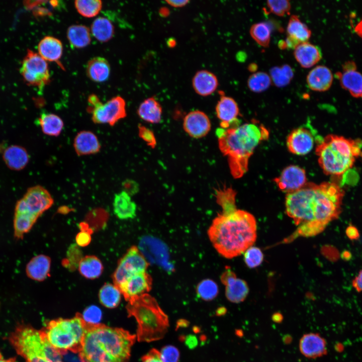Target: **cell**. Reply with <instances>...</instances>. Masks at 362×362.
Here are the masks:
<instances>
[{"mask_svg": "<svg viewBox=\"0 0 362 362\" xmlns=\"http://www.w3.org/2000/svg\"><path fill=\"white\" fill-rule=\"evenodd\" d=\"M344 191L332 182H307L300 189L287 194V214L298 226L296 236L309 237L322 232L342 210Z\"/></svg>", "mask_w": 362, "mask_h": 362, "instance_id": "1", "label": "cell"}, {"mask_svg": "<svg viewBox=\"0 0 362 362\" xmlns=\"http://www.w3.org/2000/svg\"><path fill=\"white\" fill-rule=\"evenodd\" d=\"M256 230L253 215L236 209L229 213L218 214L207 233L217 252L230 259L252 246L256 239Z\"/></svg>", "mask_w": 362, "mask_h": 362, "instance_id": "2", "label": "cell"}, {"mask_svg": "<svg viewBox=\"0 0 362 362\" xmlns=\"http://www.w3.org/2000/svg\"><path fill=\"white\" fill-rule=\"evenodd\" d=\"M136 338L122 328L87 323L79 356L82 362H125Z\"/></svg>", "mask_w": 362, "mask_h": 362, "instance_id": "3", "label": "cell"}, {"mask_svg": "<svg viewBox=\"0 0 362 362\" xmlns=\"http://www.w3.org/2000/svg\"><path fill=\"white\" fill-rule=\"evenodd\" d=\"M219 147L227 157L230 172L235 178L248 170V161L257 145L268 138L269 132L254 122L228 129L217 130Z\"/></svg>", "mask_w": 362, "mask_h": 362, "instance_id": "4", "label": "cell"}, {"mask_svg": "<svg viewBox=\"0 0 362 362\" xmlns=\"http://www.w3.org/2000/svg\"><path fill=\"white\" fill-rule=\"evenodd\" d=\"M361 144L358 140L327 135L316 147L318 163L326 175H341L353 166L361 153Z\"/></svg>", "mask_w": 362, "mask_h": 362, "instance_id": "5", "label": "cell"}, {"mask_svg": "<svg viewBox=\"0 0 362 362\" xmlns=\"http://www.w3.org/2000/svg\"><path fill=\"white\" fill-rule=\"evenodd\" d=\"M126 309L129 316L134 317L137 322L139 341L150 342L164 336L169 326L168 318L154 297L146 293L132 299Z\"/></svg>", "mask_w": 362, "mask_h": 362, "instance_id": "6", "label": "cell"}, {"mask_svg": "<svg viewBox=\"0 0 362 362\" xmlns=\"http://www.w3.org/2000/svg\"><path fill=\"white\" fill-rule=\"evenodd\" d=\"M9 341L26 362L62 361V354L49 343L43 330L20 325L10 335Z\"/></svg>", "mask_w": 362, "mask_h": 362, "instance_id": "7", "label": "cell"}, {"mask_svg": "<svg viewBox=\"0 0 362 362\" xmlns=\"http://www.w3.org/2000/svg\"><path fill=\"white\" fill-rule=\"evenodd\" d=\"M53 202L52 196L43 187L35 186L29 188L16 205L13 220L15 237L23 238Z\"/></svg>", "mask_w": 362, "mask_h": 362, "instance_id": "8", "label": "cell"}, {"mask_svg": "<svg viewBox=\"0 0 362 362\" xmlns=\"http://www.w3.org/2000/svg\"><path fill=\"white\" fill-rule=\"evenodd\" d=\"M87 326L82 315L77 313L71 319L52 320L43 330L49 343L61 354L67 351L79 353Z\"/></svg>", "mask_w": 362, "mask_h": 362, "instance_id": "9", "label": "cell"}, {"mask_svg": "<svg viewBox=\"0 0 362 362\" xmlns=\"http://www.w3.org/2000/svg\"><path fill=\"white\" fill-rule=\"evenodd\" d=\"M88 102L87 110L95 124L113 126L126 116V103L121 97H115L103 103L96 95L93 94L88 97Z\"/></svg>", "mask_w": 362, "mask_h": 362, "instance_id": "10", "label": "cell"}, {"mask_svg": "<svg viewBox=\"0 0 362 362\" xmlns=\"http://www.w3.org/2000/svg\"><path fill=\"white\" fill-rule=\"evenodd\" d=\"M149 266L147 260L135 246H131L120 259L114 272V284L119 288L131 276L146 272Z\"/></svg>", "mask_w": 362, "mask_h": 362, "instance_id": "11", "label": "cell"}, {"mask_svg": "<svg viewBox=\"0 0 362 362\" xmlns=\"http://www.w3.org/2000/svg\"><path fill=\"white\" fill-rule=\"evenodd\" d=\"M20 73L29 85L42 89L50 81L48 65L38 53L29 50L20 68Z\"/></svg>", "mask_w": 362, "mask_h": 362, "instance_id": "12", "label": "cell"}, {"mask_svg": "<svg viewBox=\"0 0 362 362\" xmlns=\"http://www.w3.org/2000/svg\"><path fill=\"white\" fill-rule=\"evenodd\" d=\"M220 280L225 287V296L230 302L239 303L246 299L249 291L247 283L237 278L230 267H226Z\"/></svg>", "mask_w": 362, "mask_h": 362, "instance_id": "13", "label": "cell"}, {"mask_svg": "<svg viewBox=\"0 0 362 362\" xmlns=\"http://www.w3.org/2000/svg\"><path fill=\"white\" fill-rule=\"evenodd\" d=\"M274 180L279 189L287 194L300 189L307 182L305 169L296 165L286 167Z\"/></svg>", "mask_w": 362, "mask_h": 362, "instance_id": "14", "label": "cell"}, {"mask_svg": "<svg viewBox=\"0 0 362 362\" xmlns=\"http://www.w3.org/2000/svg\"><path fill=\"white\" fill-rule=\"evenodd\" d=\"M314 144V134L306 127H300L293 130L287 138L288 150L296 155L308 154L312 150Z\"/></svg>", "mask_w": 362, "mask_h": 362, "instance_id": "15", "label": "cell"}, {"mask_svg": "<svg viewBox=\"0 0 362 362\" xmlns=\"http://www.w3.org/2000/svg\"><path fill=\"white\" fill-rule=\"evenodd\" d=\"M152 285L151 276L145 272L131 276L119 289L128 302L132 299L147 293L151 290Z\"/></svg>", "mask_w": 362, "mask_h": 362, "instance_id": "16", "label": "cell"}, {"mask_svg": "<svg viewBox=\"0 0 362 362\" xmlns=\"http://www.w3.org/2000/svg\"><path fill=\"white\" fill-rule=\"evenodd\" d=\"M183 128L191 137L199 139L206 136L211 128V123L208 116L199 110L188 113L183 120Z\"/></svg>", "mask_w": 362, "mask_h": 362, "instance_id": "17", "label": "cell"}, {"mask_svg": "<svg viewBox=\"0 0 362 362\" xmlns=\"http://www.w3.org/2000/svg\"><path fill=\"white\" fill-rule=\"evenodd\" d=\"M215 110L221 128L226 129L239 125L237 117L239 110L233 98L221 95Z\"/></svg>", "mask_w": 362, "mask_h": 362, "instance_id": "18", "label": "cell"}, {"mask_svg": "<svg viewBox=\"0 0 362 362\" xmlns=\"http://www.w3.org/2000/svg\"><path fill=\"white\" fill-rule=\"evenodd\" d=\"M343 88L355 98H362V75L356 70L353 61H348L343 65L342 72H337Z\"/></svg>", "mask_w": 362, "mask_h": 362, "instance_id": "19", "label": "cell"}, {"mask_svg": "<svg viewBox=\"0 0 362 362\" xmlns=\"http://www.w3.org/2000/svg\"><path fill=\"white\" fill-rule=\"evenodd\" d=\"M301 353L309 358H315L326 354V340L319 334L309 333L304 334L299 341Z\"/></svg>", "mask_w": 362, "mask_h": 362, "instance_id": "20", "label": "cell"}, {"mask_svg": "<svg viewBox=\"0 0 362 362\" xmlns=\"http://www.w3.org/2000/svg\"><path fill=\"white\" fill-rule=\"evenodd\" d=\"M73 147L77 155L83 156L98 153L101 150V145L98 137L94 133L90 131L83 130L75 136Z\"/></svg>", "mask_w": 362, "mask_h": 362, "instance_id": "21", "label": "cell"}, {"mask_svg": "<svg viewBox=\"0 0 362 362\" xmlns=\"http://www.w3.org/2000/svg\"><path fill=\"white\" fill-rule=\"evenodd\" d=\"M333 74L331 70L324 65H318L311 69L308 74L306 82L308 87L316 92H324L331 86Z\"/></svg>", "mask_w": 362, "mask_h": 362, "instance_id": "22", "label": "cell"}, {"mask_svg": "<svg viewBox=\"0 0 362 362\" xmlns=\"http://www.w3.org/2000/svg\"><path fill=\"white\" fill-rule=\"evenodd\" d=\"M294 55L300 66L305 68L313 66L322 58L320 48L308 42L299 44L294 49Z\"/></svg>", "mask_w": 362, "mask_h": 362, "instance_id": "23", "label": "cell"}, {"mask_svg": "<svg viewBox=\"0 0 362 362\" xmlns=\"http://www.w3.org/2000/svg\"><path fill=\"white\" fill-rule=\"evenodd\" d=\"M50 266V258L44 254H39L33 257L27 263L26 273L31 279L42 282L48 277Z\"/></svg>", "mask_w": 362, "mask_h": 362, "instance_id": "24", "label": "cell"}, {"mask_svg": "<svg viewBox=\"0 0 362 362\" xmlns=\"http://www.w3.org/2000/svg\"><path fill=\"white\" fill-rule=\"evenodd\" d=\"M192 84L198 95L205 97L211 95L217 89L218 81L216 76L207 70L198 71L194 76Z\"/></svg>", "mask_w": 362, "mask_h": 362, "instance_id": "25", "label": "cell"}, {"mask_svg": "<svg viewBox=\"0 0 362 362\" xmlns=\"http://www.w3.org/2000/svg\"><path fill=\"white\" fill-rule=\"evenodd\" d=\"M113 206L114 214L120 219H132L136 216L137 205L123 190L115 194Z\"/></svg>", "mask_w": 362, "mask_h": 362, "instance_id": "26", "label": "cell"}, {"mask_svg": "<svg viewBox=\"0 0 362 362\" xmlns=\"http://www.w3.org/2000/svg\"><path fill=\"white\" fill-rule=\"evenodd\" d=\"M3 157L8 167L15 170L23 169L29 160V155L26 149L17 145L7 147L4 151Z\"/></svg>", "mask_w": 362, "mask_h": 362, "instance_id": "27", "label": "cell"}, {"mask_svg": "<svg viewBox=\"0 0 362 362\" xmlns=\"http://www.w3.org/2000/svg\"><path fill=\"white\" fill-rule=\"evenodd\" d=\"M38 54L46 61L59 63L63 53L61 42L54 37H44L38 45Z\"/></svg>", "mask_w": 362, "mask_h": 362, "instance_id": "28", "label": "cell"}, {"mask_svg": "<svg viewBox=\"0 0 362 362\" xmlns=\"http://www.w3.org/2000/svg\"><path fill=\"white\" fill-rule=\"evenodd\" d=\"M111 68L108 61L101 57H95L90 59L87 63L86 72L92 80L102 82L109 77Z\"/></svg>", "mask_w": 362, "mask_h": 362, "instance_id": "29", "label": "cell"}, {"mask_svg": "<svg viewBox=\"0 0 362 362\" xmlns=\"http://www.w3.org/2000/svg\"><path fill=\"white\" fill-rule=\"evenodd\" d=\"M137 114L145 122L157 124L162 118V109L159 103L153 97L145 99L139 105Z\"/></svg>", "mask_w": 362, "mask_h": 362, "instance_id": "30", "label": "cell"}, {"mask_svg": "<svg viewBox=\"0 0 362 362\" xmlns=\"http://www.w3.org/2000/svg\"><path fill=\"white\" fill-rule=\"evenodd\" d=\"M79 273L85 278L94 280L102 275L104 267L101 260L95 255H86L78 264Z\"/></svg>", "mask_w": 362, "mask_h": 362, "instance_id": "31", "label": "cell"}, {"mask_svg": "<svg viewBox=\"0 0 362 362\" xmlns=\"http://www.w3.org/2000/svg\"><path fill=\"white\" fill-rule=\"evenodd\" d=\"M38 122L43 133L50 136H59L64 128V122L62 119L53 113H42Z\"/></svg>", "mask_w": 362, "mask_h": 362, "instance_id": "32", "label": "cell"}, {"mask_svg": "<svg viewBox=\"0 0 362 362\" xmlns=\"http://www.w3.org/2000/svg\"><path fill=\"white\" fill-rule=\"evenodd\" d=\"M67 37L70 45L82 48L89 44L91 38L89 29L83 25H73L67 29Z\"/></svg>", "mask_w": 362, "mask_h": 362, "instance_id": "33", "label": "cell"}, {"mask_svg": "<svg viewBox=\"0 0 362 362\" xmlns=\"http://www.w3.org/2000/svg\"><path fill=\"white\" fill-rule=\"evenodd\" d=\"M288 36L299 43L308 42L311 36V31L296 15L291 16L287 27Z\"/></svg>", "mask_w": 362, "mask_h": 362, "instance_id": "34", "label": "cell"}, {"mask_svg": "<svg viewBox=\"0 0 362 362\" xmlns=\"http://www.w3.org/2000/svg\"><path fill=\"white\" fill-rule=\"evenodd\" d=\"M90 30L93 36L102 42L109 41L114 34V27L112 23L103 17H98L93 21Z\"/></svg>", "mask_w": 362, "mask_h": 362, "instance_id": "35", "label": "cell"}, {"mask_svg": "<svg viewBox=\"0 0 362 362\" xmlns=\"http://www.w3.org/2000/svg\"><path fill=\"white\" fill-rule=\"evenodd\" d=\"M122 294L114 284H105L100 289L99 297L101 303L109 308H114L119 304Z\"/></svg>", "mask_w": 362, "mask_h": 362, "instance_id": "36", "label": "cell"}, {"mask_svg": "<svg viewBox=\"0 0 362 362\" xmlns=\"http://www.w3.org/2000/svg\"><path fill=\"white\" fill-rule=\"evenodd\" d=\"M236 193L231 188L224 187L215 190L217 203L221 207V213H227L236 210Z\"/></svg>", "mask_w": 362, "mask_h": 362, "instance_id": "37", "label": "cell"}, {"mask_svg": "<svg viewBox=\"0 0 362 362\" xmlns=\"http://www.w3.org/2000/svg\"><path fill=\"white\" fill-rule=\"evenodd\" d=\"M269 73L272 82L280 87L289 84L294 77L293 69L288 64L274 67Z\"/></svg>", "mask_w": 362, "mask_h": 362, "instance_id": "38", "label": "cell"}, {"mask_svg": "<svg viewBox=\"0 0 362 362\" xmlns=\"http://www.w3.org/2000/svg\"><path fill=\"white\" fill-rule=\"evenodd\" d=\"M253 39L260 46L267 47L270 41L271 28L266 22H259L253 24L249 30Z\"/></svg>", "mask_w": 362, "mask_h": 362, "instance_id": "39", "label": "cell"}, {"mask_svg": "<svg viewBox=\"0 0 362 362\" xmlns=\"http://www.w3.org/2000/svg\"><path fill=\"white\" fill-rule=\"evenodd\" d=\"M272 83L270 76L264 72L253 73L247 80L249 89L254 93H261L269 88Z\"/></svg>", "mask_w": 362, "mask_h": 362, "instance_id": "40", "label": "cell"}, {"mask_svg": "<svg viewBox=\"0 0 362 362\" xmlns=\"http://www.w3.org/2000/svg\"><path fill=\"white\" fill-rule=\"evenodd\" d=\"M74 6L78 13L86 18L96 16L102 8V2L100 0H77Z\"/></svg>", "mask_w": 362, "mask_h": 362, "instance_id": "41", "label": "cell"}, {"mask_svg": "<svg viewBox=\"0 0 362 362\" xmlns=\"http://www.w3.org/2000/svg\"><path fill=\"white\" fill-rule=\"evenodd\" d=\"M198 296L205 301H210L216 298L218 294L217 284L210 279L202 281L197 287Z\"/></svg>", "mask_w": 362, "mask_h": 362, "instance_id": "42", "label": "cell"}, {"mask_svg": "<svg viewBox=\"0 0 362 362\" xmlns=\"http://www.w3.org/2000/svg\"><path fill=\"white\" fill-rule=\"evenodd\" d=\"M82 258L81 250L76 244L71 245L68 249L66 258L62 262V265L71 270H75L78 266Z\"/></svg>", "mask_w": 362, "mask_h": 362, "instance_id": "43", "label": "cell"}, {"mask_svg": "<svg viewBox=\"0 0 362 362\" xmlns=\"http://www.w3.org/2000/svg\"><path fill=\"white\" fill-rule=\"evenodd\" d=\"M244 259L248 267L255 268L261 264L263 254L260 248L251 246L244 252Z\"/></svg>", "mask_w": 362, "mask_h": 362, "instance_id": "44", "label": "cell"}, {"mask_svg": "<svg viewBox=\"0 0 362 362\" xmlns=\"http://www.w3.org/2000/svg\"><path fill=\"white\" fill-rule=\"evenodd\" d=\"M266 6L269 13L283 17L290 14L291 4L287 0L267 1Z\"/></svg>", "mask_w": 362, "mask_h": 362, "instance_id": "45", "label": "cell"}, {"mask_svg": "<svg viewBox=\"0 0 362 362\" xmlns=\"http://www.w3.org/2000/svg\"><path fill=\"white\" fill-rule=\"evenodd\" d=\"M82 316L86 323L97 324L101 319L102 311L98 307L92 305L84 310Z\"/></svg>", "mask_w": 362, "mask_h": 362, "instance_id": "46", "label": "cell"}, {"mask_svg": "<svg viewBox=\"0 0 362 362\" xmlns=\"http://www.w3.org/2000/svg\"><path fill=\"white\" fill-rule=\"evenodd\" d=\"M159 352L160 358L163 362H177L179 359V351L174 346H165L161 349Z\"/></svg>", "mask_w": 362, "mask_h": 362, "instance_id": "47", "label": "cell"}, {"mask_svg": "<svg viewBox=\"0 0 362 362\" xmlns=\"http://www.w3.org/2000/svg\"><path fill=\"white\" fill-rule=\"evenodd\" d=\"M139 137L151 148H154L156 145V140L153 132L149 128L139 125L138 127Z\"/></svg>", "mask_w": 362, "mask_h": 362, "instance_id": "48", "label": "cell"}, {"mask_svg": "<svg viewBox=\"0 0 362 362\" xmlns=\"http://www.w3.org/2000/svg\"><path fill=\"white\" fill-rule=\"evenodd\" d=\"M93 229H81L75 237L76 244L80 247H85L89 245L92 240L91 234Z\"/></svg>", "mask_w": 362, "mask_h": 362, "instance_id": "49", "label": "cell"}, {"mask_svg": "<svg viewBox=\"0 0 362 362\" xmlns=\"http://www.w3.org/2000/svg\"><path fill=\"white\" fill-rule=\"evenodd\" d=\"M123 191L129 195H133L139 190V186L137 182L131 179H126L122 183Z\"/></svg>", "mask_w": 362, "mask_h": 362, "instance_id": "50", "label": "cell"}, {"mask_svg": "<svg viewBox=\"0 0 362 362\" xmlns=\"http://www.w3.org/2000/svg\"><path fill=\"white\" fill-rule=\"evenodd\" d=\"M141 362H163L160 356V352L155 349L150 350L141 359Z\"/></svg>", "mask_w": 362, "mask_h": 362, "instance_id": "51", "label": "cell"}, {"mask_svg": "<svg viewBox=\"0 0 362 362\" xmlns=\"http://www.w3.org/2000/svg\"><path fill=\"white\" fill-rule=\"evenodd\" d=\"M346 236L351 240H356L359 237V233L358 229L353 225L348 226L345 230Z\"/></svg>", "mask_w": 362, "mask_h": 362, "instance_id": "52", "label": "cell"}, {"mask_svg": "<svg viewBox=\"0 0 362 362\" xmlns=\"http://www.w3.org/2000/svg\"><path fill=\"white\" fill-rule=\"evenodd\" d=\"M352 284L356 291L362 292V269L359 272L357 276L353 280Z\"/></svg>", "mask_w": 362, "mask_h": 362, "instance_id": "53", "label": "cell"}, {"mask_svg": "<svg viewBox=\"0 0 362 362\" xmlns=\"http://www.w3.org/2000/svg\"><path fill=\"white\" fill-rule=\"evenodd\" d=\"M169 5L174 8H180L187 5L189 1L187 0L184 1H166Z\"/></svg>", "mask_w": 362, "mask_h": 362, "instance_id": "54", "label": "cell"}, {"mask_svg": "<svg viewBox=\"0 0 362 362\" xmlns=\"http://www.w3.org/2000/svg\"><path fill=\"white\" fill-rule=\"evenodd\" d=\"M341 258L345 260H349L351 258V254L348 250H344L341 254Z\"/></svg>", "mask_w": 362, "mask_h": 362, "instance_id": "55", "label": "cell"}, {"mask_svg": "<svg viewBox=\"0 0 362 362\" xmlns=\"http://www.w3.org/2000/svg\"><path fill=\"white\" fill-rule=\"evenodd\" d=\"M355 31L358 35L362 38V20L356 26Z\"/></svg>", "mask_w": 362, "mask_h": 362, "instance_id": "56", "label": "cell"}, {"mask_svg": "<svg viewBox=\"0 0 362 362\" xmlns=\"http://www.w3.org/2000/svg\"><path fill=\"white\" fill-rule=\"evenodd\" d=\"M16 360L14 358H10L9 359H4L3 357L0 358V362H15Z\"/></svg>", "mask_w": 362, "mask_h": 362, "instance_id": "57", "label": "cell"}, {"mask_svg": "<svg viewBox=\"0 0 362 362\" xmlns=\"http://www.w3.org/2000/svg\"><path fill=\"white\" fill-rule=\"evenodd\" d=\"M257 68V65L255 64H251L249 65L248 69L250 71H254Z\"/></svg>", "mask_w": 362, "mask_h": 362, "instance_id": "58", "label": "cell"}, {"mask_svg": "<svg viewBox=\"0 0 362 362\" xmlns=\"http://www.w3.org/2000/svg\"><path fill=\"white\" fill-rule=\"evenodd\" d=\"M2 357H3V356H2V355H1V354L0 353V358Z\"/></svg>", "mask_w": 362, "mask_h": 362, "instance_id": "59", "label": "cell"}]
</instances>
